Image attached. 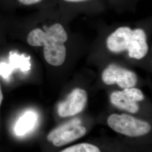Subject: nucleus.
Listing matches in <instances>:
<instances>
[{
    "label": "nucleus",
    "instance_id": "5",
    "mask_svg": "<svg viewBox=\"0 0 152 152\" xmlns=\"http://www.w3.org/2000/svg\"><path fill=\"white\" fill-rule=\"evenodd\" d=\"M102 78L105 85L117 84L124 89L134 87L137 81V76L134 72L115 64H110L104 69Z\"/></svg>",
    "mask_w": 152,
    "mask_h": 152
},
{
    "label": "nucleus",
    "instance_id": "2",
    "mask_svg": "<svg viewBox=\"0 0 152 152\" xmlns=\"http://www.w3.org/2000/svg\"><path fill=\"white\" fill-rule=\"evenodd\" d=\"M107 45L113 53L127 50L129 56L136 59L145 56L149 50L145 31L142 29L132 30L127 27L119 28L112 33L107 39Z\"/></svg>",
    "mask_w": 152,
    "mask_h": 152
},
{
    "label": "nucleus",
    "instance_id": "4",
    "mask_svg": "<svg viewBox=\"0 0 152 152\" xmlns=\"http://www.w3.org/2000/svg\"><path fill=\"white\" fill-rule=\"evenodd\" d=\"M86 133V129L81 125V120L76 118L53 130L48 134L47 139L55 147H61L75 141Z\"/></svg>",
    "mask_w": 152,
    "mask_h": 152
},
{
    "label": "nucleus",
    "instance_id": "11",
    "mask_svg": "<svg viewBox=\"0 0 152 152\" xmlns=\"http://www.w3.org/2000/svg\"><path fill=\"white\" fill-rule=\"evenodd\" d=\"M65 2H73V3H77V2H85L88 0H63Z\"/></svg>",
    "mask_w": 152,
    "mask_h": 152
},
{
    "label": "nucleus",
    "instance_id": "8",
    "mask_svg": "<svg viewBox=\"0 0 152 152\" xmlns=\"http://www.w3.org/2000/svg\"><path fill=\"white\" fill-rule=\"evenodd\" d=\"M37 121V115L33 111H28L16 122L15 132L18 136L26 135L32 130Z\"/></svg>",
    "mask_w": 152,
    "mask_h": 152
},
{
    "label": "nucleus",
    "instance_id": "1",
    "mask_svg": "<svg viewBox=\"0 0 152 152\" xmlns=\"http://www.w3.org/2000/svg\"><path fill=\"white\" fill-rule=\"evenodd\" d=\"M68 35L64 27L59 23L46 29L45 32L36 28L29 33L28 44L32 46H43L44 58L50 65L60 66L66 57L64 43Z\"/></svg>",
    "mask_w": 152,
    "mask_h": 152
},
{
    "label": "nucleus",
    "instance_id": "3",
    "mask_svg": "<svg viewBox=\"0 0 152 152\" xmlns=\"http://www.w3.org/2000/svg\"><path fill=\"white\" fill-rule=\"evenodd\" d=\"M108 124L115 132L130 137L143 136L151 130L149 123L127 114H111Z\"/></svg>",
    "mask_w": 152,
    "mask_h": 152
},
{
    "label": "nucleus",
    "instance_id": "9",
    "mask_svg": "<svg viewBox=\"0 0 152 152\" xmlns=\"http://www.w3.org/2000/svg\"><path fill=\"white\" fill-rule=\"evenodd\" d=\"M60 152H101L98 147L88 143H81L67 148Z\"/></svg>",
    "mask_w": 152,
    "mask_h": 152
},
{
    "label": "nucleus",
    "instance_id": "7",
    "mask_svg": "<svg viewBox=\"0 0 152 152\" xmlns=\"http://www.w3.org/2000/svg\"><path fill=\"white\" fill-rule=\"evenodd\" d=\"M87 102V92L76 88L69 94L64 101L58 105V114L61 117H67L80 113L85 108Z\"/></svg>",
    "mask_w": 152,
    "mask_h": 152
},
{
    "label": "nucleus",
    "instance_id": "10",
    "mask_svg": "<svg viewBox=\"0 0 152 152\" xmlns=\"http://www.w3.org/2000/svg\"><path fill=\"white\" fill-rule=\"evenodd\" d=\"M20 4L23 5L29 6L37 4L43 0H17Z\"/></svg>",
    "mask_w": 152,
    "mask_h": 152
},
{
    "label": "nucleus",
    "instance_id": "12",
    "mask_svg": "<svg viewBox=\"0 0 152 152\" xmlns=\"http://www.w3.org/2000/svg\"><path fill=\"white\" fill-rule=\"evenodd\" d=\"M3 99H4V95H3V93H2V91L1 86H0V107H1L2 102L3 101Z\"/></svg>",
    "mask_w": 152,
    "mask_h": 152
},
{
    "label": "nucleus",
    "instance_id": "6",
    "mask_svg": "<svg viewBox=\"0 0 152 152\" xmlns=\"http://www.w3.org/2000/svg\"><path fill=\"white\" fill-rule=\"evenodd\" d=\"M110 99L112 104L117 108L135 113L139 109L137 102L144 100V95L140 90L131 87L112 92Z\"/></svg>",
    "mask_w": 152,
    "mask_h": 152
}]
</instances>
